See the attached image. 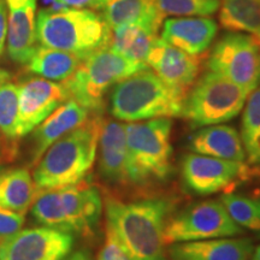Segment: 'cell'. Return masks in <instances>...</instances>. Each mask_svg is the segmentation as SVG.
<instances>
[{"instance_id":"obj_1","label":"cell","mask_w":260,"mask_h":260,"mask_svg":"<svg viewBox=\"0 0 260 260\" xmlns=\"http://www.w3.org/2000/svg\"><path fill=\"white\" fill-rule=\"evenodd\" d=\"M172 209L174 201L167 198L124 203L106 195V229L133 260H167L164 233Z\"/></svg>"},{"instance_id":"obj_2","label":"cell","mask_w":260,"mask_h":260,"mask_svg":"<svg viewBox=\"0 0 260 260\" xmlns=\"http://www.w3.org/2000/svg\"><path fill=\"white\" fill-rule=\"evenodd\" d=\"M102 121V116H94L45 152L32 174L37 191L73 186L86 180L96 158Z\"/></svg>"},{"instance_id":"obj_3","label":"cell","mask_w":260,"mask_h":260,"mask_svg":"<svg viewBox=\"0 0 260 260\" xmlns=\"http://www.w3.org/2000/svg\"><path fill=\"white\" fill-rule=\"evenodd\" d=\"M102 212V195L87 180L73 186L38 191L31 204V216L38 223L71 235L92 234Z\"/></svg>"},{"instance_id":"obj_4","label":"cell","mask_w":260,"mask_h":260,"mask_svg":"<svg viewBox=\"0 0 260 260\" xmlns=\"http://www.w3.org/2000/svg\"><path fill=\"white\" fill-rule=\"evenodd\" d=\"M111 28L103 15L87 9L40 10L37 16V40L42 46L71 52L86 58L109 47Z\"/></svg>"},{"instance_id":"obj_5","label":"cell","mask_w":260,"mask_h":260,"mask_svg":"<svg viewBox=\"0 0 260 260\" xmlns=\"http://www.w3.org/2000/svg\"><path fill=\"white\" fill-rule=\"evenodd\" d=\"M184 99L146 68L112 87L110 113L125 122L171 118L182 115Z\"/></svg>"},{"instance_id":"obj_6","label":"cell","mask_w":260,"mask_h":260,"mask_svg":"<svg viewBox=\"0 0 260 260\" xmlns=\"http://www.w3.org/2000/svg\"><path fill=\"white\" fill-rule=\"evenodd\" d=\"M172 121L154 118L125 124L129 182L138 186L165 181L172 171Z\"/></svg>"},{"instance_id":"obj_7","label":"cell","mask_w":260,"mask_h":260,"mask_svg":"<svg viewBox=\"0 0 260 260\" xmlns=\"http://www.w3.org/2000/svg\"><path fill=\"white\" fill-rule=\"evenodd\" d=\"M146 68L147 64L129 59L110 47H104L88 54L76 71L61 83L69 99L77 102L88 111L99 112L103 110L109 89Z\"/></svg>"},{"instance_id":"obj_8","label":"cell","mask_w":260,"mask_h":260,"mask_svg":"<svg viewBox=\"0 0 260 260\" xmlns=\"http://www.w3.org/2000/svg\"><path fill=\"white\" fill-rule=\"evenodd\" d=\"M248 95L236 83L209 70L188 92L181 116L193 128L220 124L241 112Z\"/></svg>"},{"instance_id":"obj_9","label":"cell","mask_w":260,"mask_h":260,"mask_svg":"<svg viewBox=\"0 0 260 260\" xmlns=\"http://www.w3.org/2000/svg\"><path fill=\"white\" fill-rule=\"evenodd\" d=\"M206 67L251 94L260 84V42L253 35L228 32L214 44Z\"/></svg>"},{"instance_id":"obj_10","label":"cell","mask_w":260,"mask_h":260,"mask_svg":"<svg viewBox=\"0 0 260 260\" xmlns=\"http://www.w3.org/2000/svg\"><path fill=\"white\" fill-rule=\"evenodd\" d=\"M260 172L243 161L226 160L198 153L186 154L181 162L182 183L199 195L230 193Z\"/></svg>"},{"instance_id":"obj_11","label":"cell","mask_w":260,"mask_h":260,"mask_svg":"<svg viewBox=\"0 0 260 260\" xmlns=\"http://www.w3.org/2000/svg\"><path fill=\"white\" fill-rule=\"evenodd\" d=\"M243 229L228 214L220 201L209 200L191 205L181 213L170 217L164 240L167 245L201 241L241 235Z\"/></svg>"},{"instance_id":"obj_12","label":"cell","mask_w":260,"mask_h":260,"mask_svg":"<svg viewBox=\"0 0 260 260\" xmlns=\"http://www.w3.org/2000/svg\"><path fill=\"white\" fill-rule=\"evenodd\" d=\"M74 242V235L52 228L19 230L0 241V260H60Z\"/></svg>"},{"instance_id":"obj_13","label":"cell","mask_w":260,"mask_h":260,"mask_svg":"<svg viewBox=\"0 0 260 260\" xmlns=\"http://www.w3.org/2000/svg\"><path fill=\"white\" fill-rule=\"evenodd\" d=\"M67 100L69 95L63 83L42 77L22 82L18 86V138L32 132Z\"/></svg>"},{"instance_id":"obj_14","label":"cell","mask_w":260,"mask_h":260,"mask_svg":"<svg viewBox=\"0 0 260 260\" xmlns=\"http://www.w3.org/2000/svg\"><path fill=\"white\" fill-rule=\"evenodd\" d=\"M204 56H191L157 39L149 51L146 64L167 86L187 96L199 76Z\"/></svg>"},{"instance_id":"obj_15","label":"cell","mask_w":260,"mask_h":260,"mask_svg":"<svg viewBox=\"0 0 260 260\" xmlns=\"http://www.w3.org/2000/svg\"><path fill=\"white\" fill-rule=\"evenodd\" d=\"M9 10L8 52L15 63L27 64L38 47V0H5Z\"/></svg>"},{"instance_id":"obj_16","label":"cell","mask_w":260,"mask_h":260,"mask_svg":"<svg viewBox=\"0 0 260 260\" xmlns=\"http://www.w3.org/2000/svg\"><path fill=\"white\" fill-rule=\"evenodd\" d=\"M98 148L99 172L104 180L111 184H130L125 124L103 118Z\"/></svg>"},{"instance_id":"obj_17","label":"cell","mask_w":260,"mask_h":260,"mask_svg":"<svg viewBox=\"0 0 260 260\" xmlns=\"http://www.w3.org/2000/svg\"><path fill=\"white\" fill-rule=\"evenodd\" d=\"M217 30L216 21L207 16L176 17L162 22L160 39L191 56H201L212 45Z\"/></svg>"},{"instance_id":"obj_18","label":"cell","mask_w":260,"mask_h":260,"mask_svg":"<svg viewBox=\"0 0 260 260\" xmlns=\"http://www.w3.org/2000/svg\"><path fill=\"white\" fill-rule=\"evenodd\" d=\"M88 110L73 99L58 106L50 116L34 130V146L31 153V165L35 167L42 155L54 142L71 130L79 128L88 121Z\"/></svg>"},{"instance_id":"obj_19","label":"cell","mask_w":260,"mask_h":260,"mask_svg":"<svg viewBox=\"0 0 260 260\" xmlns=\"http://www.w3.org/2000/svg\"><path fill=\"white\" fill-rule=\"evenodd\" d=\"M251 239H219L174 243L169 248L172 260H251Z\"/></svg>"},{"instance_id":"obj_20","label":"cell","mask_w":260,"mask_h":260,"mask_svg":"<svg viewBox=\"0 0 260 260\" xmlns=\"http://www.w3.org/2000/svg\"><path fill=\"white\" fill-rule=\"evenodd\" d=\"M188 148L198 154L226 160L245 161L246 152L241 136L230 125H210L190 136Z\"/></svg>"},{"instance_id":"obj_21","label":"cell","mask_w":260,"mask_h":260,"mask_svg":"<svg viewBox=\"0 0 260 260\" xmlns=\"http://www.w3.org/2000/svg\"><path fill=\"white\" fill-rule=\"evenodd\" d=\"M102 10L111 30L124 24L141 23L159 31L165 18L152 0H105Z\"/></svg>"},{"instance_id":"obj_22","label":"cell","mask_w":260,"mask_h":260,"mask_svg":"<svg viewBox=\"0 0 260 260\" xmlns=\"http://www.w3.org/2000/svg\"><path fill=\"white\" fill-rule=\"evenodd\" d=\"M37 194L27 169H11L0 174V209L25 216Z\"/></svg>"},{"instance_id":"obj_23","label":"cell","mask_w":260,"mask_h":260,"mask_svg":"<svg viewBox=\"0 0 260 260\" xmlns=\"http://www.w3.org/2000/svg\"><path fill=\"white\" fill-rule=\"evenodd\" d=\"M158 39V30L141 23H129L111 30L109 47L129 59L141 61L146 59Z\"/></svg>"},{"instance_id":"obj_24","label":"cell","mask_w":260,"mask_h":260,"mask_svg":"<svg viewBox=\"0 0 260 260\" xmlns=\"http://www.w3.org/2000/svg\"><path fill=\"white\" fill-rule=\"evenodd\" d=\"M84 59L79 54L38 45L27 63L30 73L51 81L68 80Z\"/></svg>"},{"instance_id":"obj_25","label":"cell","mask_w":260,"mask_h":260,"mask_svg":"<svg viewBox=\"0 0 260 260\" xmlns=\"http://www.w3.org/2000/svg\"><path fill=\"white\" fill-rule=\"evenodd\" d=\"M219 23L229 31H260V0H222Z\"/></svg>"},{"instance_id":"obj_26","label":"cell","mask_w":260,"mask_h":260,"mask_svg":"<svg viewBox=\"0 0 260 260\" xmlns=\"http://www.w3.org/2000/svg\"><path fill=\"white\" fill-rule=\"evenodd\" d=\"M241 135L249 164L260 165V84L246 100Z\"/></svg>"},{"instance_id":"obj_27","label":"cell","mask_w":260,"mask_h":260,"mask_svg":"<svg viewBox=\"0 0 260 260\" xmlns=\"http://www.w3.org/2000/svg\"><path fill=\"white\" fill-rule=\"evenodd\" d=\"M219 201L237 225L260 234V199L224 193Z\"/></svg>"},{"instance_id":"obj_28","label":"cell","mask_w":260,"mask_h":260,"mask_svg":"<svg viewBox=\"0 0 260 260\" xmlns=\"http://www.w3.org/2000/svg\"><path fill=\"white\" fill-rule=\"evenodd\" d=\"M0 136L9 144L18 138V86L6 82L0 86Z\"/></svg>"},{"instance_id":"obj_29","label":"cell","mask_w":260,"mask_h":260,"mask_svg":"<svg viewBox=\"0 0 260 260\" xmlns=\"http://www.w3.org/2000/svg\"><path fill=\"white\" fill-rule=\"evenodd\" d=\"M162 15L211 16L219 9L220 0H152Z\"/></svg>"},{"instance_id":"obj_30","label":"cell","mask_w":260,"mask_h":260,"mask_svg":"<svg viewBox=\"0 0 260 260\" xmlns=\"http://www.w3.org/2000/svg\"><path fill=\"white\" fill-rule=\"evenodd\" d=\"M98 260H133L117 237L106 229V240Z\"/></svg>"},{"instance_id":"obj_31","label":"cell","mask_w":260,"mask_h":260,"mask_svg":"<svg viewBox=\"0 0 260 260\" xmlns=\"http://www.w3.org/2000/svg\"><path fill=\"white\" fill-rule=\"evenodd\" d=\"M24 217L22 214L0 209V241L19 232L24 224Z\"/></svg>"},{"instance_id":"obj_32","label":"cell","mask_w":260,"mask_h":260,"mask_svg":"<svg viewBox=\"0 0 260 260\" xmlns=\"http://www.w3.org/2000/svg\"><path fill=\"white\" fill-rule=\"evenodd\" d=\"M56 2L67 8L102 10L105 0H56Z\"/></svg>"},{"instance_id":"obj_33","label":"cell","mask_w":260,"mask_h":260,"mask_svg":"<svg viewBox=\"0 0 260 260\" xmlns=\"http://www.w3.org/2000/svg\"><path fill=\"white\" fill-rule=\"evenodd\" d=\"M8 39V8L5 0H0V54L4 52Z\"/></svg>"},{"instance_id":"obj_34","label":"cell","mask_w":260,"mask_h":260,"mask_svg":"<svg viewBox=\"0 0 260 260\" xmlns=\"http://www.w3.org/2000/svg\"><path fill=\"white\" fill-rule=\"evenodd\" d=\"M60 260H92L90 258L89 253L86 252V251H77V252H74V253H69L67 256H64L63 259Z\"/></svg>"},{"instance_id":"obj_35","label":"cell","mask_w":260,"mask_h":260,"mask_svg":"<svg viewBox=\"0 0 260 260\" xmlns=\"http://www.w3.org/2000/svg\"><path fill=\"white\" fill-rule=\"evenodd\" d=\"M10 79H11V74H10L9 71H6L0 68V86L6 82H9Z\"/></svg>"},{"instance_id":"obj_36","label":"cell","mask_w":260,"mask_h":260,"mask_svg":"<svg viewBox=\"0 0 260 260\" xmlns=\"http://www.w3.org/2000/svg\"><path fill=\"white\" fill-rule=\"evenodd\" d=\"M251 260H260V246L256 247L255 249H253Z\"/></svg>"},{"instance_id":"obj_37","label":"cell","mask_w":260,"mask_h":260,"mask_svg":"<svg viewBox=\"0 0 260 260\" xmlns=\"http://www.w3.org/2000/svg\"><path fill=\"white\" fill-rule=\"evenodd\" d=\"M253 37H254L255 39H256V40H258L259 42H260V31L258 32V34H255V35H253Z\"/></svg>"}]
</instances>
